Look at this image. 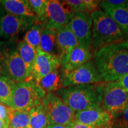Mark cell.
I'll use <instances>...</instances> for the list:
<instances>
[{"mask_svg": "<svg viewBox=\"0 0 128 128\" xmlns=\"http://www.w3.org/2000/svg\"><path fill=\"white\" fill-rule=\"evenodd\" d=\"M92 57L103 82H116L128 74V41L102 48Z\"/></svg>", "mask_w": 128, "mask_h": 128, "instance_id": "cell-1", "label": "cell"}, {"mask_svg": "<svg viewBox=\"0 0 128 128\" xmlns=\"http://www.w3.org/2000/svg\"><path fill=\"white\" fill-rule=\"evenodd\" d=\"M92 54L106 46L128 41V35L102 10L91 13Z\"/></svg>", "mask_w": 128, "mask_h": 128, "instance_id": "cell-2", "label": "cell"}, {"mask_svg": "<svg viewBox=\"0 0 128 128\" xmlns=\"http://www.w3.org/2000/svg\"><path fill=\"white\" fill-rule=\"evenodd\" d=\"M55 93L76 112L100 108L103 82L62 88Z\"/></svg>", "mask_w": 128, "mask_h": 128, "instance_id": "cell-3", "label": "cell"}, {"mask_svg": "<svg viewBox=\"0 0 128 128\" xmlns=\"http://www.w3.org/2000/svg\"><path fill=\"white\" fill-rule=\"evenodd\" d=\"M0 76L14 82L26 81V68L13 40L0 41Z\"/></svg>", "mask_w": 128, "mask_h": 128, "instance_id": "cell-4", "label": "cell"}, {"mask_svg": "<svg viewBox=\"0 0 128 128\" xmlns=\"http://www.w3.org/2000/svg\"><path fill=\"white\" fill-rule=\"evenodd\" d=\"M46 94L33 80L14 83L12 90V108L30 110L42 103Z\"/></svg>", "mask_w": 128, "mask_h": 128, "instance_id": "cell-5", "label": "cell"}, {"mask_svg": "<svg viewBox=\"0 0 128 128\" xmlns=\"http://www.w3.org/2000/svg\"><path fill=\"white\" fill-rule=\"evenodd\" d=\"M47 114L49 124L72 126L76 112L72 110L55 92L48 93L42 101Z\"/></svg>", "mask_w": 128, "mask_h": 128, "instance_id": "cell-6", "label": "cell"}, {"mask_svg": "<svg viewBox=\"0 0 128 128\" xmlns=\"http://www.w3.org/2000/svg\"><path fill=\"white\" fill-rule=\"evenodd\" d=\"M128 107V94L116 82H103L100 108L114 118Z\"/></svg>", "mask_w": 128, "mask_h": 128, "instance_id": "cell-7", "label": "cell"}, {"mask_svg": "<svg viewBox=\"0 0 128 128\" xmlns=\"http://www.w3.org/2000/svg\"><path fill=\"white\" fill-rule=\"evenodd\" d=\"M36 23V19L13 15L0 8V37L12 39Z\"/></svg>", "mask_w": 128, "mask_h": 128, "instance_id": "cell-8", "label": "cell"}, {"mask_svg": "<svg viewBox=\"0 0 128 128\" xmlns=\"http://www.w3.org/2000/svg\"><path fill=\"white\" fill-rule=\"evenodd\" d=\"M65 1L49 0L48 1L44 27L58 30L68 26L75 15Z\"/></svg>", "mask_w": 128, "mask_h": 128, "instance_id": "cell-9", "label": "cell"}, {"mask_svg": "<svg viewBox=\"0 0 128 128\" xmlns=\"http://www.w3.org/2000/svg\"><path fill=\"white\" fill-rule=\"evenodd\" d=\"M102 82H103V81L92 59L65 75L62 88Z\"/></svg>", "mask_w": 128, "mask_h": 128, "instance_id": "cell-10", "label": "cell"}, {"mask_svg": "<svg viewBox=\"0 0 128 128\" xmlns=\"http://www.w3.org/2000/svg\"><path fill=\"white\" fill-rule=\"evenodd\" d=\"M68 28L77 39L78 44L92 49V18L88 12H77L68 24Z\"/></svg>", "mask_w": 128, "mask_h": 128, "instance_id": "cell-11", "label": "cell"}, {"mask_svg": "<svg viewBox=\"0 0 128 128\" xmlns=\"http://www.w3.org/2000/svg\"><path fill=\"white\" fill-rule=\"evenodd\" d=\"M36 52L30 80L38 84L42 78L61 66L60 57L47 54L40 48L37 49Z\"/></svg>", "mask_w": 128, "mask_h": 128, "instance_id": "cell-12", "label": "cell"}, {"mask_svg": "<svg viewBox=\"0 0 128 128\" xmlns=\"http://www.w3.org/2000/svg\"><path fill=\"white\" fill-rule=\"evenodd\" d=\"M113 116L101 108L77 112L75 115V123L102 127L112 124Z\"/></svg>", "mask_w": 128, "mask_h": 128, "instance_id": "cell-13", "label": "cell"}, {"mask_svg": "<svg viewBox=\"0 0 128 128\" xmlns=\"http://www.w3.org/2000/svg\"><path fill=\"white\" fill-rule=\"evenodd\" d=\"M57 31V42L60 60V66L66 64L72 50L78 44L77 39L68 26Z\"/></svg>", "mask_w": 128, "mask_h": 128, "instance_id": "cell-14", "label": "cell"}, {"mask_svg": "<svg viewBox=\"0 0 128 128\" xmlns=\"http://www.w3.org/2000/svg\"><path fill=\"white\" fill-rule=\"evenodd\" d=\"M92 50L78 44L72 50L66 64L61 66L65 75L92 60Z\"/></svg>", "mask_w": 128, "mask_h": 128, "instance_id": "cell-15", "label": "cell"}, {"mask_svg": "<svg viewBox=\"0 0 128 128\" xmlns=\"http://www.w3.org/2000/svg\"><path fill=\"white\" fill-rule=\"evenodd\" d=\"M64 76L65 74L60 66L42 78L37 84L46 94L55 92L62 88Z\"/></svg>", "mask_w": 128, "mask_h": 128, "instance_id": "cell-16", "label": "cell"}, {"mask_svg": "<svg viewBox=\"0 0 128 128\" xmlns=\"http://www.w3.org/2000/svg\"><path fill=\"white\" fill-rule=\"evenodd\" d=\"M2 8L13 15L36 19L28 1L24 0H5L0 1Z\"/></svg>", "mask_w": 128, "mask_h": 128, "instance_id": "cell-17", "label": "cell"}, {"mask_svg": "<svg viewBox=\"0 0 128 128\" xmlns=\"http://www.w3.org/2000/svg\"><path fill=\"white\" fill-rule=\"evenodd\" d=\"M39 48L47 54L60 57L56 30L44 27L41 34Z\"/></svg>", "mask_w": 128, "mask_h": 128, "instance_id": "cell-18", "label": "cell"}, {"mask_svg": "<svg viewBox=\"0 0 128 128\" xmlns=\"http://www.w3.org/2000/svg\"><path fill=\"white\" fill-rule=\"evenodd\" d=\"M17 49L26 68L27 79L26 81H29L31 80L32 69L36 56V50L24 41L18 43Z\"/></svg>", "mask_w": 128, "mask_h": 128, "instance_id": "cell-19", "label": "cell"}, {"mask_svg": "<svg viewBox=\"0 0 128 128\" xmlns=\"http://www.w3.org/2000/svg\"><path fill=\"white\" fill-rule=\"evenodd\" d=\"M29 117L28 128H46L49 125L47 114L42 103L30 108Z\"/></svg>", "mask_w": 128, "mask_h": 128, "instance_id": "cell-20", "label": "cell"}, {"mask_svg": "<svg viewBox=\"0 0 128 128\" xmlns=\"http://www.w3.org/2000/svg\"><path fill=\"white\" fill-rule=\"evenodd\" d=\"M121 29L128 35V4L114 8L104 9Z\"/></svg>", "mask_w": 128, "mask_h": 128, "instance_id": "cell-21", "label": "cell"}, {"mask_svg": "<svg viewBox=\"0 0 128 128\" xmlns=\"http://www.w3.org/2000/svg\"><path fill=\"white\" fill-rule=\"evenodd\" d=\"M29 110L9 108L8 128H28Z\"/></svg>", "mask_w": 128, "mask_h": 128, "instance_id": "cell-22", "label": "cell"}, {"mask_svg": "<svg viewBox=\"0 0 128 128\" xmlns=\"http://www.w3.org/2000/svg\"><path fill=\"white\" fill-rule=\"evenodd\" d=\"M44 28V23H35L25 33L23 41L37 50L40 47L42 33Z\"/></svg>", "mask_w": 128, "mask_h": 128, "instance_id": "cell-23", "label": "cell"}, {"mask_svg": "<svg viewBox=\"0 0 128 128\" xmlns=\"http://www.w3.org/2000/svg\"><path fill=\"white\" fill-rule=\"evenodd\" d=\"M14 81L4 76H0V100L3 104L12 108V90Z\"/></svg>", "mask_w": 128, "mask_h": 128, "instance_id": "cell-24", "label": "cell"}, {"mask_svg": "<svg viewBox=\"0 0 128 128\" xmlns=\"http://www.w3.org/2000/svg\"><path fill=\"white\" fill-rule=\"evenodd\" d=\"M48 0H29L28 1L36 16V23H44L46 17Z\"/></svg>", "mask_w": 128, "mask_h": 128, "instance_id": "cell-25", "label": "cell"}, {"mask_svg": "<svg viewBox=\"0 0 128 128\" xmlns=\"http://www.w3.org/2000/svg\"><path fill=\"white\" fill-rule=\"evenodd\" d=\"M112 124L118 128H128V107L113 118Z\"/></svg>", "mask_w": 128, "mask_h": 128, "instance_id": "cell-26", "label": "cell"}, {"mask_svg": "<svg viewBox=\"0 0 128 128\" xmlns=\"http://www.w3.org/2000/svg\"><path fill=\"white\" fill-rule=\"evenodd\" d=\"M128 4V0H106L101 1L100 6L102 9L114 8Z\"/></svg>", "mask_w": 128, "mask_h": 128, "instance_id": "cell-27", "label": "cell"}, {"mask_svg": "<svg viewBox=\"0 0 128 128\" xmlns=\"http://www.w3.org/2000/svg\"><path fill=\"white\" fill-rule=\"evenodd\" d=\"M65 1L70 6L71 10L75 13L87 12L82 0H66Z\"/></svg>", "mask_w": 128, "mask_h": 128, "instance_id": "cell-28", "label": "cell"}, {"mask_svg": "<svg viewBox=\"0 0 128 128\" xmlns=\"http://www.w3.org/2000/svg\"><path fill=\"white\" fill-rule=\"evenodd\" d=\"M83 2L86 6L87 12L91 14L92 12L98 11L100 9L101 1L97 0H82Z\"/></svg>", "mask_w": 128, "mask_h": 128, "instance_id": "cell-29", "label": "cell"}, {"mask_svg": "<svg viewBox=\"0 0 128 128\" xmlns=\"http://www.w3.org/2000/svg\"><path fill=\"white\" fill-rule=\"evenodd\" d=\"M9 108L10 107L0 103V119L7 128H8L9 125Z\"/></svg>", "mask_w": 128, "mask_h": 128, "instance_id": "cell-30", "label": "cell"}, {"mask_svg": "<svg viewBox=\"0 0 128 128\" xmlns=\"http://www.w3.org/2000/svg\"><path fill=\"white\" fill-rule=\"evenodd\" d=\"M116 82L128 94V74L122 76Z\"/></svg>", "mask_w": 128, "mask_h": 128, "instance_id": "cell-31", "label": "cell"}, {"mask_svg": "<svg viewBox=\"0 0 128 128\" xmlns=\"http://www.w3.org/2000/svg\"><path fill=\"white\" fill-rule=\"evenodd\" d=\"M72 128H100L101 127H97V126H90L87 125V124H78V123H75L72 126Z\"/></svg>", "mask_w": 128, "mask_h": 128, "instance_id": "cell-32", "label": "cell"}, {"mask_svg": "<svg viewBox=\"0 0 128 128\" xmlns=\"http://www.w3.org/2000/svg\"><path fill=\"white\" fill-rule=\"evenodd\" d=\"M46 128H72V127L70 126L62 125V124H52L48 125V126Z\"/></svg>", "mask_w": 128, "mask_h": 128, "instance_id": "cell-33", "label": "cell"}, {"mask_svg": "<svg viewBox=\"0 0 128 128\" xmlns=\"http://www.w3.org/2000/svg\"><path fill=\"white\" fill-rule=\"evenodd\" d=\"M0 128H7L1 119H0Z\"/></svg>", "mask_w": 128, "mask_h": 128, "instance_id": "cell-34", "label": "cell"}, {"mask_svg": "<svg viewBox=\"0 0 128 128\" xmlns=\"http://www.w3.org/2000/svg\"><path fill=\"white\" fill-rule=\"evenodd\" d=\"M100 128H114L113 127V124H108V125H106V126H102V127H101Z\"/></svg>", "mask_w": 128, "mask_h": 128, "instance_id": "cell-35", "label": "cell"}, {"mask_svg": "<svg viewBox=\"0 0 128 128\" xmlns=\"http://www.w3.org/2000/svg\"><path fill=\"white\" fill-rule=\"evenodd\" d=\"M0 103H1V104H2V102H1V100H0Z\"/></svg>", "mask_w": 128, "mask_h": 128, "instance_id": "cell-36", "label": "cell"}]
</instances>
